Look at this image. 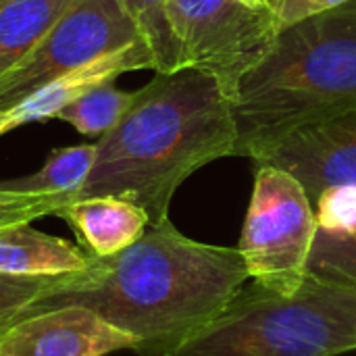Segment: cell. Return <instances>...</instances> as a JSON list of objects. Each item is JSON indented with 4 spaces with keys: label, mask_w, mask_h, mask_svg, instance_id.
<instances>
[{
    "label": "cell",
    "mask_w": 356,
    "mask_h": 356,
    "mask_svg": "<svg viewBox=\"0 0 356 356\" xmlns=\"http://www.w3.org/2000/svg\"><path fill=\"white\" fill-rule=\"evenodd\" d=\"M236 248L196 242L171 219L150 225L129 248L92 259L31 313L83 307L136 342L140 356H175L246 286Z\"/></svg>",
    "instance_id": "6da1fadb"
},
{
    "label": "cell",
    "mask_w": 356,
    "mask_h": 356,
    "mask_svg": "<svg viewBox=\"0 0 356 356\" xmlns=\"http://www.w3.org/2000/svg\"><path fill=\"white\" fill-rule=\"evenodd\" d=\"M232 98L198 69L156 73L136 90L121 121L96 142V159L77 198L117 196L138 204L150 225L169 219L179 186L213 161L236 156Z\"/></svg>",
    "instance_id": "7a4b0ae2"
},
{
    "label": "cell",
    "mask_w": 356,
    "mask_h": 356,
    "mask_svg": "<svg viewBox=\"0 0 356 356\" xmlns=\"http://www.w3.org/2000/svg\"><path fill=\"white\" fill-rule=\"evenodd\" d=\"M356 108V0L284 27L238 81L236 156L250 161L292 131Z\"/></svg>",
    "instance_id": "3957f363"
},
{
    "label": "cell",
    "mask_w": 356,
    "mask_h": 356,
    "mask_svg": "<svg viewBox=\"0 0 356 356\" xmlns=\"http://www.w3.org/2000/svg\"><path fill=\"white\" fill-rule=\"evenodd\" d=\"M356 350V288L307 273L292 290L252 282L175 356H338Z\"/></svg>",
    "instance_id": "277c9868"
},
{
    "label": "cell",
    "mask_w": 356,
    "mask_h": 356,
    "mask_svg": "<svg viewBox=\"0 0 356 356\" xmlns=\"http://www.w3.org/2000/svg\"><path fill=\"white\" fill-rule=\"evenodd\" d=\"M165 21L175 71H207L229 98L280 33L273 8L252 10L238 0H167Z\"/></svg>",
    "instance_id": "5b68a950"
},
{
    "label": "cell",
    "mask_w": 356,
    "mask_h": 356,
    "mask_svg": "<svg viewBox=\"0 0 356 356\" xmlns=\"http://www.w3.org/2000/svg\"><path fill=\"white\" fill-rule=\"evenodd\" d=\"M317 232L315 207L286 171L257 167L238 250L257 284L292 290L307 277Z\"/></svg>",
    "instance_id": "8992f818"
},
{
    "label": "cell",
    "mask_w": 356,
    "mask_h": 356,
    "mask_svg": "<svg viewBox=\"0 0 356 356\" xmlns=\"http://www.w3.org/2000/svg\"><path fill=\"white\" fill-rule=\"evenodd\" d=\"M140 38L121 0H75L38 46L0 75V111L52 79Z\"/></svg>",
    "instance_id": "52a82bcc"
},
{
    "label": "cell",
    "mask_w": 356,
    "mask_h": 356,
    "mask_svg": "<svg viewBox=\"0 0 356 356\" xmlns=\"http://www.w3.org/2000/svg\"><path fill=\"white\" fill-rule=\"evenodd\" d=\"M252 163L290 173L313 207L332 188L356 186V108L292 131Z\"/></svg>",
    "instance_id": "ba28073f"
},
{
    "label": "cell",
    "mask_w": 356,
    "mask_h": 356,
    "mask_svg": "<svg viewBox=\"0 0 356 356\" xmlns=\"http://www.w3.org/2000/svg\"><path fill=\"white\" fill-rule=\"evenodd\" d=\"M136 350L134 338L83 307L35 311L0 334V356H106Z\"/></svg>",
    "instance_id": "9c48e42d"
},
{
    "label": "cell",
    "mask_w": 356,
    "mask_h": 356,
    "mask_svg": "<svg viewBox=\"0 0 356 356\" xmlns=\"http://www.w3.org/2000/svg\"><path fill=\"white\" fill-rule=\"evenodd\" d=\"M154 69V56L144 40H136L115 52H108L83 67H77L40 90L31 92L17 104L0 111V136L8 134L27 123L56 119L58 113L73 100L98 88L102 83H113L119 75L127 71Z\"/></svg>",
    "instance_id": "30bf717a"
},
{
    "label": "cell",
    "mask_w": 356,
    "mask_h": 356,
    "mask_svg": "<svg viewBox=\"0 0 356 356\" xmlns=\"http://www.w3.org/2000/svg\"><path fill=\"white\" fill-rule=\"evenodd\" d=\"M77 236V244L92 257H113L138 242L150 227L148 215L134 202L117 196L71 200L58 211Z\"/></svg>",
    "instance_id": "8fae6325"
},
{
    "label": "cell",
    "mask_w": 356,
    "mask_h": 356,
    "mask_svg": "<svg viewBox=\"0 0 356 356\" xmlns=\"http://www.w3.org/2000/svg\"><path fill=\"white\" fill-rule=\"evenodd\" d=\"M79 244L17 223L0 227V273L13 277H58L83 273L92 265Z\"/></svg>",
    "instance_id": "7c38bea8"
},
{
    "label": "cell",
    "mask_w": 356,
    "mask_h": 356,
    "mask_svg": "<svg viewBox=\"0 0 356 356\" xmlns=\"http://www.w3.org/2000/svg\"><path fill=\"white\" fill-rule=\"evenodd\" d=\"M75 0H0V75L23 60Z\"/></svg>",
    "instance_id": "4fadbf2b"
},
{
    "label": "cell",
    "mask_w": 356,
    "mask_h": 356,
    "mask_svg": "<svg viewBox=\"0 0 356 356\" xmlns=\"http://www.w3.org/2000/svg\"><path fill=\"white\" fill-rule=\"evenodd\" d=\"M96 159V144H79L69 148H56L50 152L40 171L0 181L6 190L25 194H75L83 188Z\"/></svg>",
    "instance_id": "5bb4252c"
},
{
    "label": "cell",
    "mask_w": 356,
    "mask_h": 356,
    "mask_svg": "<svg viewBox=\"0 0 356 356\" xmlns=\"http://www.w3.org/2000/svg\"><path fill=\"white\" fill-rule=\"evenodd\" d=\"M134 100L136 92H125L115 88L113 83H102L73 100L69 106H65L56 119L69 123L83 136L102 138L121 121Z\"/></svg>",
    "instance_id": "9a60e30c"
},
{
    "label": "cell",
    "mask_w": 356,
    "mask_h": 356,
    "mask_svg": "<svg viewBox=\"0 0 356 356\" xmlns=\"http://www.w3.org/2000/svg\"><path fill=\"white\" fill-rule=\"evenodd\" d=\"M71 275L58 277H13L0 273V334L31 313V309L56 292Z\"/></svg>",
    "instance_id": "2e32d148"
},
{
    "label": "cell",
    "mask_w": 356,
    "mask_h": 356,
    "mask_svg": "<svg viewBox=\"0 0 356 356\" xmlns=\"http://www.w3.org/2000/svg\"><path fill=\"white\" fill-rule=\"evenodd\" d=\"M138 25L140 38L146 42L154 56L156 73H173L175 71V54L165 21V4L167 0H121Z\"/></svg>",
    "instance_id": "e0dca14e"
},
{
    "label": "cell",
    "mask_w": 356,
    "mask_h": 356,
    "mask_svg": "<svg viewBox=\"0 0 356 356\" xmlns=\"http://www.w3.org/2000/svg\"><path fill=\"white\" fill-rule=\"evenodd\" d=\"M73 200L71 194H25L6 190L0 184V227L17 223H33L48 215H58Z\"/></svg>",
    "instance_id": "ac0fdd59"
},
{
    "label": "cell",
    "mask_w": 356,
    "mask_h": 356,
    "mask_svg": "<svg viewBox=\"0 0 356 356\" xmlns=\"http://www.w3.org/2000/svg\"><path fill=\"white\" fill-rule=\"evenodd\" d=\"M348 2H353V0H273L271 8L275 15V23L282 31L284 27H290L302 19L334 10Z\"/></svg>",
    "instance_id": "d6986e66"
},
{
    "label": "cell",
    "mask_w": 356,
    "mask_h": 356,
    "mask_svg": "<svg viewBox=\"0 0 356 356\" xmlns=\"http://www.w3.org/2000/svg\"><path fill=\"white\" fill-rule=\"evenodd\" d=\"M238 2L244 4L246 8H252V10H269L273 0H238Z\"/></svg>",
    "instance_id": "ffe728a7"
}]
</instances>
